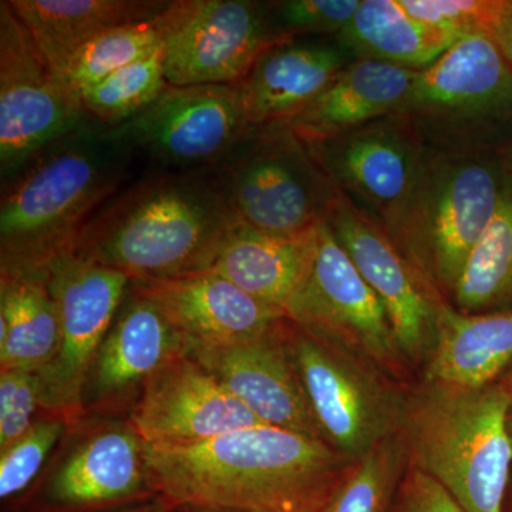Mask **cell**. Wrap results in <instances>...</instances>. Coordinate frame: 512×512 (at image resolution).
Masks as SVG:
<instances>
[{
  "instance_id": "obj_1",
  "label": "cell",
  "mask_w": 512,
  "mask_h": 512,
  "mask_svg": "<svg viewBox=\"0 0 512 512\" xmlns=\"http://www.w3.org/2000/svg\"><path fill=\"white\" fill-rule=\"evenodd\" d=\"M151 490L175 507L318 512L357 461L326 441L281 427H248L191 446L144 443Z\"/></svg>"
},
{
  "instance_id": "obj_2",
  "label": "cell",
  "mask_w": 512,
  "mask_h": 512,
  "mask_svg": "<svg viewBox=\"0 0 512 512\" xmlns=\"http://www.w3.org/2000/svg\"><path fill=\"white\" fill-rule=\"evenodd\" d=\"M133 151L89 119L2 183V274L46 275L126 180Z\"/></svg>"
},
{
  "instance_id": "obj_3",
  "label": "cell",
  "mask_w": 512,
  "mask_h": 512,
  "mask_svg": "<svg viewBox=\"0 0 512 512\" xmlns=\"http://www.w3.org/2000/svg\"><path fill=\"white\" fill-rule=\"evenodd\" d=\"M237 218L211 171L138 181L90 221L72 254L153 282L210 271Z\"/></svg>"
},
{
  "instance_id": "obj_4",
  "label": "cell",
  "mask_w": 512,
  "mask_h": 512,
  "mask_svg": "<svg viewBox=\"0 0 512 512\" xmlns=\"http://www.w3.org/2000/svg\"><path fill=\"white\" fill-rule=\"evenodd\" d=\"M511 402L504 379L484 387L421 380L407 390L399 431L409 466L439 483L464 512H503Z\"/></svg>"
},
{
  "instance_id": "obj_5",
  "label": "cell",
  "mask_w": 512,
  "mask_h": 512,
  "mask_svg": "<svg viewBox=\"0 0 512 512\" xmlns=\"http://www.w3.org/2000/svg\"><path fill=\"white\" fill-rule=\"evenodd\" d=\"M505 181L497 148L427 146L390 235L448 302L494 217Z\"/></svg>"
},
{
  "instance_id": "obj_6",
  "label": "cell",
  "mask_w": 512,
  "mask_h": 512,
  "mask_svg": "<svg viewBox=\"0 0 512 512\" xmlns=\"http://www.w3.org/2000/svg\"><path fill=\"white\" fill-rule=\"evenodd\" d=\"M397 113L427 146L498 148L512 126L511 67L493 37H461L417 72Z\"/></svg>"
},
{
  "instance_id": "obj_7",
  "label": "cell",
  "mask_w": 512,
  "mask_h": 512,
  "mask_svg": "<svg viewBox=\"0 0 512 512\" xmlns=\"http://www.w3.org/2000/svg\"><path fill=\"white\" fill-rule=\"evenodd\" d=\"M211 173L237 221L284 237L316 231L338 195L308 146L284 124L256 128Z\"/></svg>"
},
{
  "instance_id": "obj_8",
  "label": "cell",
  "mask_w": 512,
  "mask_h": 512,
  "mask_svg": "<svg viewBox=\"0 0 512 512\" xmlns=\"http://www.w3.org/2000/svg\"><path fill=\"white\" fill-rule=\"evenodd\" d=\"M289 346L323 439L360 460L399 434L407 390L375 365L289 320Z\"/></svg>"
},
{
  "instance_id": "obj_9",
  "label": "cell",
  "mask_w": 512,
  "mask_h": 512,
  "mask_svg": "<svg viewBox=\"0 0 512 512\" xmlns=\"http://www.w3.org/2000/svg\"><path fill=\"white\" fill-rule=\"evenodd\" d=\"M89 119L80 94L47 63L9 0L0 2L2 183Z\"/></svg>"
},
{
  "instance_id": "obj_10",
  "label": "cell",
  "mask_w": 512,
  "mask_h": 512,
  "mask_svg": "<svg viewBox=\"0 0 512 512\" xmlns=\"http://www.w3.org/2000/svg\"><path fill=\"white\" fill-rule=\"evenodd\" d=\"M255 130L238 84L168 86L146 110L111 128L134 154L171 173L215 170Z\"/></svg>"
},
{
  "instance_id": "obj_11",
  "label": "cell",
  "mask_w": 512,
  "mask_h": 512,
  "mask_svg": "<svg viewBox=\"0 0 512 512\" xmlns=\"http://www.w3.org/2000/svg\"><path fill=\"white\" fill-rule=\"evenodd\" d=\"M170 86L239 84L258 57L285 42L269 2L177 0L156 19Z\"/></svg>"
},
{
  "instance_id": "obj_12",
  "label": "cell",
  "mask_w": 512,
  "mask_h": 512,
  "mask_svg": "<svg viewBox=\"0 0 512 512\" xmlns=\"http://www.w3.org/2000/svg\"><path fill=\"white\" fill-rule=\"evenodd\" d=\"M59 313V345L49 365L37 373L40 407L67 420L83 412L90 367L130 289L123 272L66 254L46 271Z\"/></svg>"
},
{
  "instance_id": "obj_13",
  "label": "cell",
  "mask_w": 512,
  "mask_h": 512,
  "mask_svg": "<svg viewBox=\"0 0 512 512\" xmlns=\"http://www.w3.org/2000/svg\"><path fill=\"white\" fill-rule=\"evenodd\" d=\"M286 316L316 338L348 350L396 382L406 383L410 366L397 346L382 302L326 222L319 227L311 272Z\"/></svg>"
},
{
  "instance_id": "obj_14",
  "label": "cell",
  "mask_w": 512,
  "mask_h": 512,
  "mask_svg": "<svg viewBox=\"0 0 512 512\" xmlns=\"http://www.w3.org/2000/svg\"><path fill=\"white\" fill-rule=\"evenodd\" d=\"M325 222L382 302L406 362L426 365L436 340L440 309L447 299L407 258L387 229L343 192L338 190Z\"/></svg>"
},
{
  "instance_id": "obj_15",
  "label": "cell",
  "mask_w": 512,
  "mask_h": 512,
  "mask_svg": "<svg viewBox=\"0 0 512 512\" xmlns=\"http://www.w3.org/2000/svg\"><path fill=\"white\" fill-rule=\"evenodd\" d=\"M305 144L332 184L392 234L427 150L412 121L389 114L342 136Z\"/></svg>"
},
{
  "instance_id": "obj_16",
  "label": "cell",
  "mask_w": 512,
  "mask_h": 512,
  "mask_svg": "<svg viewBox=\"0 0 512 512\" xmlns=\"http://www.w3.org/2000/svg\"><path fill=\"white\" fill-rule=\"evenodd\" d=\"M151 497L144 441L130 421H109L60 458L36 495L35 511L106 512Z\"/></svg>"
},
{
  "instance_id": "obj_17",
  "label": "cell",
  "mask_w": 512,
  "mask_h": 512,
  "mask_svg": "<svg viewBox=\"0 0 512 512\" xmlns=\"http://www.w3.org/2000/svg\"><path fill=\"white\" fill-rule=\"evenodd\" d=\"M288 329L286 318L252 338L198 346L187 355L262 423L325 441L293 360Z\"/></svg>"
},
{
  "instance_id": "obj_18",
  "label": "cell",
  "mask_w": 512,
  "mask_h": 512,
  "mask_svg": "<svg viewBox=\"0 0 512 512\" xmlns=\"http://www.w3.org/2000/svg\"><path fill=\"white\" fill-rule=\"evenodd\" d=\"M128 421L153 446H191L264 424L188 355L144 384Z\"/></svg>"
},
{
  "instance_id": "obj_19",
  "label": "cell",
  "mask_w": 512,
  "mask_h": 512,
  "mask_svg": "<svg viewBox=\"0 0 512 512\" xmlns=\"http://www.w3.org/2000/svg\"><path fill=\"white\" fill-rule=\"evenodd\" d=\"M187 342L153 299L130 285L87 376L86 406L119 403L168 363L187 355Z\"/></svg>"
},
{
  "instance_id": "obj_20",
  "label": "cell",
  "mask_w": 512,
  "mask_h": 512,
  "mask_svg": "<svg viewBox=\"0 0 512 512\" xmlns=\"http://www.w3.org/2000/svg\"><path fill=\"white\" fill-rule=\"evenodd\" d=\"M131 285L157 303L187 342V353L198 346L252 338L288 318L214 269L165 281H131Z\"/></svg>"
},
{
  "instance_id": "obj_21",
  "label": "cell",
  "mask_w": 512,
  "mask_h": 512,
  "mask_svg": "<svg viewBox=\"0 0 512 512\" xmlns=\"http://www.w3.org/2000/svg\"><path fill=\"white\" fill-rule=\"evenodd\" d=\"M355 60L335 37H296L269 47L238 84L249 123H289Z\"/></svg>"
},
{
  "instance_id": "obj_22",
  "label": "cell",
  "mask_w": 512,
  "mask_h": 512,
  "mask_svg": "<svg viewBox=\"0 0 512 512\" xmlns=\"http://www.w3.org/2000/svg\"><path fill=\"white\" fill-rule=\"evenodd\" d=\"M416 70L360 60L349 64L318 99L284 124L303 143L342 136L399 111L412 89Z\"/></svg>"
},
{
  "instance_id": "obj_23",
  "label": "cell",
  "mask_w": 512,
  "mask_h": 512,
  "mask_svg": "<svg viewBox=\"0 0 512 512\" xmlns=\"http://www.w3.org/2000/svg\"><path fill=\"white\" fill-rule=\"evenodd\" d=\"M318 231L284 237L237 221L212 269L258 301L286 313L311 272Z\"/></svg>"
},
{
  "instance_id": "obj_24",
  "label": "cell",
  "mask_w": 512,
  "mask_h": 512,
  "mask_svg": "<svg viewBox=\"0 0 512 512\" xmlns=\"http://www.w3.org/2000/svg\"><path fill=\"white\" fill-rule=\"evenodd\" d=\"M512 365V311L464 313L441 306L423 379L461 387L501 380Z\"/></svg>"
},
{
  "instance_id": "obj_25",
  "label": "cell",
  "mask_w": 512,
  "mask_h": 512,
  "mask_svg": "<svg viewBox=\"0 0 512 512\" xmlns=\"http://www.w3.org/2000/svg\"><path fill=\"white\" fill-rule=\"evenodd\" d=\"M47 63L66 73L74 53L106 30L148 22L168 2L157 0H9ZM66 79V77H64Z\"/></svg>"
},
{
  "instance_id": "obj_26",
  "label": "cell",
  "mask_w": 512,
  "mask_h": 512,
  "mask_svg": "<svg viewBox=\"0 0 512 512\" xmlns=\"http://www.w3.org/2000/svg\"><path fill=\"white\" fill-rule=\"evenodd\" d=\"M335 39L356 59L419 72L461 37L413 19L397 0H362L353 19Z\"/></svg>"
},
{
  "instance_id": "obj_27",
  "label": "cell",
  "mask_w": 512,
  "mask_h": 512,
  "mask_svg": "<svg viewBox=\"0 0 512 512\" xmlns=\"http://www.w3.org/2000/svg\"><path fill=\"white\" fill-rule=\"evenodd\" d=\"M59 345V313L46 275L2 274L0 370L39 373Z\"/></svg>"
},
{
  "instance_id": "obj_28",
  "label": "cell",
  "mask_w": 512,
  "mask_h": 512,
  "mask_svg": "<svg viewBox=\"0 0 512 512\" xmlns=\"http://www.w3.org/2000/svg\"><path fill=\"white\" fill-rule=\"evenodd\" d=\"M450 303L464 313L512 311V178L508 174L500 204L471 252Z\"/></svg>"
},
{
  "instance_id": "obj_29",
  "label": "cell",
  "mask_w": 512,
  "mask_h": 512,
  "mask_svg": "<svg viewBox=\"0 0 512 512\" xmlns=\"http://www.w3.org/2000/svg\"><path fill=\"white\" fill-rule=\"evenodd\" d=\"M407 470L409 457L402 437L396 434L357 460L318 512H392Z\"/></svg>"
},
{
  "instance_id": "obj_30",
  "label": "cell",
  "mask_w": 512,
  "mask_h": 512,
  "mask_svg": "<svg viewBox=\"0 0 512 512\" xmlns=\"http://www.w3.org/2000/svg\"><path fill=\"white\" fill-rule=\"evenodd\" d=\"M168 86L161 49L83 90L80 99L90 119L113 128L146 110Z\"/></svg>"
},
{
  "instance_id": "obj_31",
  "label": "cell",
  "mask_w": 512,
  "mask_h": 512,
  "mask_svg": "<svg viewBox=\"0 0 512 512\" xmlns=\"http://www.w3.org/2000/svg\"><path fill=\"white\" fill-rule=\"evenodd\" d=\"M156 19L117 26L94 37L70 59L64 73L67 82L80 94L128 64L154 55L161 50Z\"/></svg>"
},
{
  "instance_id": "obj_32",
  "label": "cell",
  "mask_w": 512,
  "mask_h": 512,
  "mask_svg": "<svg viewBox=\"0 0 512 512\" xmlns=\"http://www.w3.org/2000/svg\"><path fill=\"white\" fill-rule=\"evenodd\" d=\"M67 421L66 417L56 414L36 420L25 436L0 450V498L3 501L13 500L28 490L62 439Z\"/></svg>"
},
{
  "instance_id": "obj_33",
  "label": "cell",
  "mask_w": 512,
  "mask_h": 512,
  "mask_svg": "<svg viewBox=\"0 0 512 512\" xmlns=\"http://www.w3.org/2000/svg\"><path fill=\"white\" fill-rule=\"evenodd\" d=\"M362 0H282L269 2L272 25L285 39L336 37L353 19Z\"/></svg>"
},
{
  "instance_id": "obj_34",
  "label": "cell",
  "mask_w": 512,
  "mask_h": 512,
  "mask_svg": "<svg viewBox=\"0 0 512 512\" xmlns=\"http://www.w3.org/2000/svg\"><path fill=\"white\" fill-rule=\"evenodd\" d=\"M400 8L421 23L458 37L491 36L504 0H397Z\"/></svg>"
},
{
  "instance_id": "obj_35",
  "label": "cell",
  "mask_w": 512,
  "mask_h": 512,
  "mask_svg": "<svg viewBox=\"0 0 512 512\" xmlns=\"http://www.w3.org/2000/svg\"><path fill=\"white\" fill-rule=\"evenodd\" d=\"M40 407L37 373L29 370H0V450L25 436L36 423Z\"/></svg>"
},
{
  "instance_id": "obj_36",
  "label": "cell",
  "mask_w": 512,
  "mask_h": 512,
  "mask_svg": "<svg viewBox=\"0 0 512 512\" xmlns=\"http://www.w3.org/2000/svg\"><path fill=\"white\" fill-rule=\"evenodd\" d=\"M392 512H464L433 478L409 466Z\"/></svg>"
},
{
  "instance_id": "obj_37",
  "label": "cell",
  "mask_w": 512,
  "mask_h": 512,
  "mask_svg": "<svg viewBox=\"0 0 512 512\" xmlns=\"http://www.w3.org/2000/svg\"><path fill=\"white\" fill-rule=\"evenodd\" d=\"M491 37L512 70V0H504Z\"/></svg>"
},
{
  "instance_id": "obj_38",
  "label": "cell",
  "mask_w": 512,
  "mask_h": 512,
  "mask_svg": "<svg viewBox=\"0 0 512 512\" xmlns=\"http://www.w3.org/2000/svg\"><path fill=\"white\" fill-rule=\"evenodd\" d=\"M174 508L173 503L165 500L164 497H160V495H156V497L148 498V500L138 501V503L106 512H171Z\"/></svg>"
},
{
  "instance_id": "obj_39",
  "label": "cell",
  "mask_w": 512,
  "mask_h": 512,
  "mask_svg": "<svg viewBox=\"0 0 512 512\" xmlns=\"http://www.w3.org/2000/svg\"><path fill=\"white\" fill-rule=\"evenodd\" d=\"M500 154L501 163L504 165L505 173L508 177L512 178V126L508 131L507 137L504 138L503 143L497 148Z\"/></svg>"
},
{
  "instance_id": "obj_40",
  "label": "cell",
  "mask_w": 512,
  "mask_h": 512,
  "mask_svg": "<svg viewBox=\"0 0 512 512\" xmlns=\"http://www.w3.org/2000/svg\"><path fill=\"white\" fill-rule=\"evenodd\" d=\"M171 512H247L238 510H225V508L194 507V505H180Z\"/></svg>"
},
{
  "instance_id": "obj_41",
  "label": "cell",
  "mask_w": 512,
  "mask_h": 512,
  "mask_svg": "<svg viewBox=\"0 0 512 512\" xmlns=\"http://www.w3.org/2000/svg\"><path fill=\"white\" fill-rule=\"evenodd\" d=\"M504 380H505V382H507L508 387H510V392H511V397H512V382H510V380H508V379H505V377H504ZM508 427H510V433L512 436V402H511L510 416H508Z\"/></svg>"
},
{
  "instance_id": "obj_42",
  "label": "cell",
  "mask_w": 512,
  "mask_h": 512,
  "mask_svg": "<svg viewBox=\"0 0 512 512\" xmlns=\"http://www.w3.org/2000/svg\"><path fill=\"white\" fill-rule=\"evenodd\" d=\"M505 379H508V380H510V382H512V370L510 373H507V376H505Z\"/></svg>"
}]
</instances>
